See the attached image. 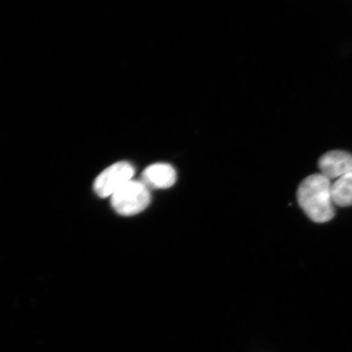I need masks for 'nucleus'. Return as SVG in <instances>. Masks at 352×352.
Returning <instances> with one entry per match:
<instances>
[{
	"mask_svg": "<svg viewBox=\"0 0 352 352\" xmlns=\"http://www.w3.org/2000/svg\"><path fill=\"white\" fill-rule=\"evenodd\" d=\"M332 184L322 174H314L302 180L297 191L299 206L312 221L327 223L334 217Z\"/></svg>",
	"mask_w": 352,
	"mask_h": 352,
	"instance_id": "1",
	"label": "nucleus"
},
{
	"mask_svg": "<svg viewBox=\"0 0 352 352\" xmlns=\"http://www.w3.org/2000/svg\"><path fill=\"white\" fill-rule=\"evenodd\" d=\"M149 188L142 180L131 179L111 197V204L116 212L126 217L142 212L151 204Z\"/></svg>",
	"mask_w": 352,
	"mask_h": 352,
	"instance_id": "2",
	"label": "nucleus"
},
{
	"mask_svg": "<svg viewBox=\"0 0 352 352\" xmlns=\"http://www.w3.org/2000/svg\"><path fill=\"white\" fill-rule=\"evenodd\" d=\"M135 168L129 162H120L104 170L94 182V190L99 197L113 196L133 177Z\"/></svg>",
	"mask_w": 352,
	"mask_h": 352,
	"instance_id": "3",
	"label": "nucleus"
},
{
	"mask_svg": "<svg viewBox=\"0 0 352 352\" xmlns=\"http://www.w3.org/2000/svg\"><path fill=\"white\" fill-rule=\"evenodd\" d=\"M318 166L320 174L329 179L340 178L352 173V154L341 151L327 152L320 157Z\"/></svg>",
	"mask_w": 352,
	"mask_h": 352,
	"instance_id": "4",
	"label": "nucleus"
},
{
	"mask_svg": "<svg viewBox=\"0 0 352 352\" xmlns=\"http://www.w3.org/2000/svg\"><path fill=\"white\" fill-rule=\"evenodd\" d=\"M142 182L149 188H168L176 182V173L174 167L167 164L151 165L144 170Z\"/></svg>",
	"mask_w": 352,
	"mask_h": 352,
	"instance_id": "5",
	"label": "nucleus"
},
{
	"mask_svg": "<svg viewBox=\"0 0 352 352\" xmlns=\"http://www.w3.org/2000/svg\"><path fill=\"white\" fill-rule=\"evenodd\" d=\"M333 204L341 208L352 206V173L342 176L332 184Z\"/></svg>",
	"mask_w": 352,
	"mask_h": 352,
	"instance_id": "6",
	"label": "nucleus"
}]
</instances>
